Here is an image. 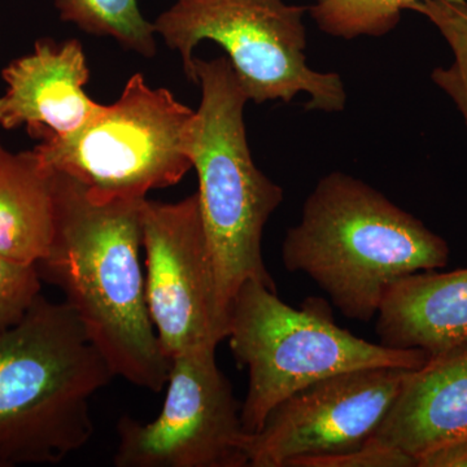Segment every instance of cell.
<instances>
[{
	"mask_svg": "<svg viewBox=\"0 0 467 467\" xmlns=\"http://www.w3.org/2000/svg\"><path fill=\"white\" fill-rule=\"evenodd\" d=\"M195 110L140 73L116 103L101 106L67 137L34 147L43 165L81 184L99 201L143 199L173 186L192 169L187 138Z\"/></svg>",
	"mask_w": 467,
	"mask_h": 467,
	"instance_id": "cell-7",
	"label": "cell"
},
{
	"mask_svg": "<svg viewBox=\"0 0 467 467\" xmlns=\"http://www.w3.org/2000/svg\"><path fill=\"white\" fill-rule=\"evenodd\" d=\"M54 174L57 225L39 275L64 292L116 377L160 392L171 362L147 306L140 259L146 198L99 201L72 178Z\"/></svg>",
	"mask_w": 467,
	"mask_h": 467,
	"instance_id": "cell-1",
	"label": "cell"
},
{
	"mask_svg": "<svg viewBox=\"0 0 467 467\" xmlns=\"http://www.w3.org/2000/svg\"><path fill=\"white\" fill-rule=\"evenodd\" d=\"M467 436V342L430 356L409 371L398 398L371 441L416 460Z\"/></svg>",
	"mask_w": 467,
	"mask_h": 467,
	"instance_id": "cell-12",
	"label": "cell"
},
{
	"mask_svg": "<svg viewBox=\"0 0 467 467\" xmlns=\"http://www.w3.org/2000/svg\"><path fill=\"white\" fill-rule=\"evenodd\" d=\"M448 243L382 192L333 171L304 202L282 244L291 273H304L348 319L370 322L399 279L444 267Z\"/></svg>",
	"mask_w": 467,
	"mask_h": 467,
	"instance_id": "cell-2",
	"label": "cell"
},
{
	"mask_svg": "<svg viewBox=\"0 0 467 467\" xmlns=\"http://www.w3.org/2000/svg\"><path fill=\"white\" fill-rule=\"evenodd\" d=\"M41 279L36 265L0 257V333L16 325L38 299Z\"/></svg>",
	"mask_w": 467,
	"mask_h": 467,
	"instance_id": "cell-17",
	"label": "cell"
},
{
	"mask_svg": "<svg viewBox=\"0 0 467 467\" xmlns=\"http://www.w3.org/2000/svg\"><path fill=\"white\" fill-rule=\"evenodd\" d=\"M57 225L55 174L34 150L14 153L0 142V257L38 265Z\"/></svg>",
	"mask_w": 467,
	"mask_h": 467,
	"instance_id": "cell-14",
	"label": "cell"
},
{
	"mask_svg": "<svg viewBox=\"0 0 467 467\" xmlns=\"http://www.w3.org/2000/svg\"><path fill=\"white\" fill-rule=\"evenodd\" d=\"M417 467H467V436L426 451L418 457Z\"/></svg>",
	"mask_w": 467,
	"mask_h": 467,
	"instance_id": "cell-21",
	"label": "cell"
},
{
	"mask_svg": "<svg viewBox=\"0 0 467 467\" xmlns=\"http://www.w3.org/2000/svg\"><path fill=\"white\" fill-rule=\"evenodd\" d=\"M226 339L248 371L245 434L260 430L279 402L325 378L368 368L416 370L429 359L423 350L389 348L344 330L324 299L309 297L296 309L256 281L235 295Z\"/></svg>",
	"mask_w": 467,
	"mask_h": 467,
	"instance_id": "cell-5",
	"label": "cell"
},
{
	"mask_svg": "<svg viewBox=\"0 0 467 467\" xmlns=\"http://www.w3.org/2000/svg\"><path fill=\"white\" fill-rule=\"evenodd\" d=\"M142 247L150 321L169 359L217 348L227 324L218 308L216 279L198 193L177 202L144 199Z\"/></svg>",
	"mask_w": 467,
	"mask_h": 467,
	"instance_id": "cell-9",
	"label": "cell"
},
{
	"mask_svg": "<svg viewBox=\"0 0 467 467\" xmlns=\"http://www.w3.org/2000/svg\"><path fill=\"white\" fill-rule=\"evenodd\" d=\"M202 103L190 126L187 152L199 178L198 199L207 236L218 308L230 310L245 282L276 291L263 257V234L284 202V190L254 165L244 125L248 98L229 58H193Z\"/></svg>",
	"mask_w": 467,
	"mask_h": 467,
	"instance_id": "cell-4",
	"label": "cell"
},
{
	"mask_svg": "<svg viewBox=\"0 0 467 467\" xmlns=\"http://www.w3.org/2000/svg\"><path fill=\"white\" fill-rule=\"evenodd\" d=\"M2 77L0 126L26 128L41 142L75 133L103 106L86 94L90 70L77 39H42L33 52L9 63Z\"/></svg>",
	"mask_w": 467,
	"mask_h": 467,
	"instance_id": "cell-11",
	"label": "cell"
},
{
	"mask_svg": "<svg viewBox=\"0 0 467 467\" xmlns=\"http://www.w3.org/2000/svg\"><path fill=\"white\" fill-rule=\"evenodd\" d=\"M217 348L171 359L167 398L152 422L117 425V467H245L242 404L218 368Z\"/></svg>",
	"mask_w": 467,
	"mask_h": 467,
	"instance_id": "cell-8",
	"label": "cell"
},
{
	"mask_svg": "<svg viewBox=\"0 0 467 467\" xmlns=\"http://www.w3.org/2000/svg\"><path fill=\"white\" fill-rule=\"evenodd\" d=\"M115 377L75 310L39 295L0 333V467L58 463L84 448L92 396Z\"/></svg>",
	"mask_w": 467,
	"mask_h": 467,
	"instance_id": "cell-3",
	"label": "cell"
},
{
	"mask_svg": "<svg viewBox=\"0 0 467 467\" xmlns=\"http://www.w3.org/2000/svg\"><path fill=\"white\" fill-rule=\"evenodd\" d=\"M306 11L285 0H177L153 26L165 45L180 52L192 82L193 51L212 41L226 51L248 100L290 103L304 92L306 109L340 112L347 101L342 77L306 63Z\"/></svg>",
	"mask_w": 467,
	"mask_h": 467,
	"instance_id": "cell-6",
	"label": "cell"
},
{
	"mask_svg": "<svg viewBox=\"0 0 467 467\" xmlns=\"http://www.w3.org/2000/svg\"><path fill=\"white\" fill-rule=\"evenodd\" d=\"M431 79L456 104L467 128V55H454L451 66L435 67Z\"/></svg>",
	"mask_w": 467,
	"mask_h": 467,
	"instance_id": "cell-20",
	"label": "cell"
},
{
	"mask_svg": "<svg viewBox=\"0 0 467 467\" xmlns=\"http://www.w3.org/2000/svg\"><path fill=\"white\" fill-rule=\"evenodd\" d=\"M408 9L425 16L454 55H467V0H417Z\"/></svg>",
	"mask_w": 467,
	"mask_h": 467,
	"instance_id": "cell-19",
	"label": "cell"
},
{
	"mask_svg": "<svg viewBox=\"0 0 467 467\" xmlns=\"http://www.w3.org/2000/svg\"><path fill=\"white\" fill-rule=\"evenodd\" d=\"M409 368H368L309 384L279 402L265 422L245 434L250 467H290L306 457L364 447L400 392Z\"/></svg>",
	"mask_w": 467,
	"mask_h": 467,
	"instance_id": "cell-10",
	"label": "cell"
},
{
	"mask_svg": "<svg viewBox=\"0 0 467 467\" xmlns=\"http://www.w3.org/2000/svg\"><path fill=\"white\" fill-rule=\"evenodd\" d=\"M58 16L90 36H109L143 57L158 54L155 26L143 17L138 0H55Z\"/></svg>",
	"mask_w": 467,
	"mask_h": 467,
	"instance_id": "cell-15",
	"label": "cell"
},
{
	"mask_svg": "<svg viewBox=\"0 0 467 467\" xmlns=\"http://www.w3.org/2000/svg\"><path fill=\"white\" fill-rule=\"evenodd\" d=\"M377 334L383 346L429 358L467 342V269L399 279L378 310Z\"/></svg>",
	"mask_w": 467,
	"mask_h": 467,
	"instance_id": "cell-13",
	"label": "cell"
},
{
	"mask_svg": "<svg viewBox=\"0 0 467 467\" xmlns=\"http://www.w3.org/2000/svg\"><path fill=\"white\" fill-rule=\"evenodd\" d=\"M417 0H316L308 7L319 30L331 36L355 39L383 36L401 20V12Z\"/></svg>",
	"mask_w": 467,
	"mask_h": 467,
	"instance_id": "cell-16",
	"label": "cell"
},
{
	"mask_svg": "<svg viewBox=\"0 0 467 467\" xmlns=\"http://www.w3.org/2000/svg\"><path fill=\"white\" fill-rule=\"evenodd\" d=\"M290 467H417V463L404 451L370 441L364 447L344 453L296 460Z\"/></svg>",
	"mask_w": 467,
	"mask_h": 467,
	"instance_id": "cell-18",
	"label": "cell"
}]
</instances>
